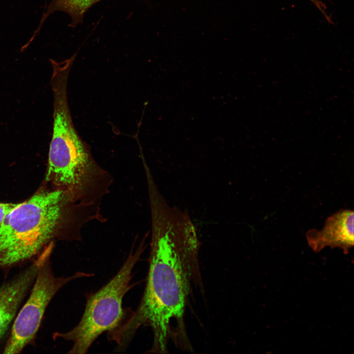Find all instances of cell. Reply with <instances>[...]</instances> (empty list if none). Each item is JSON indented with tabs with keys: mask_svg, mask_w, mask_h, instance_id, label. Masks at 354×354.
<instances>
[{
	"mask_svg": "<svg viewBox=\"0 0 354 354\" xmlns=\"http://www.w3.org/2000/svg\"><path fill=\"white\" fill-rule=\"evenodd\" d=\"M200 246L196 229L186 217L172 213L151 217L145 290L136 310L111 332L118 346L125 348L140 327L148 326L153 334L148 353H167L172 323L183 324L190 281L200 276Z\"/></svg>",
	"mask_w": 354,
	"mask_h": 354,
	"instance_id": "6da1fadb",
	"label": "cell"
},
{
	"mask_svg": "<svg viewBox=\"0 0 354 354\" xmlns=\"http://www.w3.org/2000/svg\"><path fill=\"white\" fill-rule=\"evenodd\" d=\"M52 69L53 122L46 179L74 201L88 202L103 191L110 175L95 161L73 124L67 96L69 68Z\"/></svg>",
	"mask_w": 354,
	"mask_h": 354,
	"instance_id": "7a4b0ae2",
	"label": "cell"
},
{
	"mask_svg": "<svg viewBox=\"0 0 354 354\" xmlns=\"http://www.w3.org/2000/svg\"><path fill=\"white\" fill-rule=\"evenodd\" d=\"M96 209L72 201L63 191L38 193L16 205L0 226V269L33 261L56 236L65 220L85 224L97 219Z\"/></svg>",
	"mask_w": 354,
	"mask_h": 354,
	"instance_id": "3957f363",
	"label": "cell"
},
{
	"mask_svg": "<svg viewBox=\"0 0 354 354\" xmlns=\"http://www.w3.org/2000/svg\"><path fill=\"white\" fill-rule=\"evenodd\" d=\"M144 245V241L136 250L131 251L113 278L89 295L84 313L77 325L67 332H55L53 334L54 339L60 338L73 343L68 354H86L102 333L110 332L120 324L126 314L122 308V300L132 287V270L143 252Z\"/></svg>",
	"mask_w": 354,
	"mask_h": 354,
	"instance_id": "277c9868",
	"label": "cell"
},
{
	"mask_svg": "<svg viewBox=\"0 0 354 354\" xmlns=\"http://www.w3.org/2000/svg\"><path fill=\"white\" fill-rule=\"evenodd\" d=\"M52 249L51 243L37 257L36 274L30 295L12 323L4 354H19L28 345L32 344L47 306L59 290L74 280L94 275L79 271L67 277L56 276L50 260Z\"/></svg>",
	"mask_w": 354,
	"mask_h": 354,
	"instance_id": "5b68a950",
	"label": "cell"
},
{
	"mask_svg": "<svg viewBox=\"0 0 354 354\" xmlns=\"http://www.w3.org/2000/svg\"><path fill=\"white\" fill-rule=\"evenodd\" d=\"M354 211L341 209L328 217L322 230L308 231L306 237L309 246L318 252L325 247L339 248L345 254L354 246Z\"/></svg>",
	"mask_w": 354,
	"mask_h": 354,
	"instance_id": "8992f818",
	"label": "cell"
},
{
	"mask_svg": "<svg viewBox=\"0 0 354 354\" xmlns=\"http://www.w3.org/2000/svg\"><path fill=\"white\" fill-rule=\"evenodd\" d=\"M37 258L0 287V340L13 323L35 280Z\"/></svg>",
	"mask_w": 354,
	"mask_h": 354,
	"instance_id": "52a82bcc",
	"label": "cell"
},
{
	"mask_svg": "<svg viewBox=\"0 0 354 354\" xmlns=\"http://www.w3.org/2000/svg\"><path fill=\"white\" fill-rule=\"evenodd\" d=\"M100 0H52L34 35H36L40 30L45 19L51 14L57 11L67 13L72 19L70 26L75 27L82 22L84 15L88 9Z\"/></svg>",
	"mask_w": 354,
	"mask_h": 354,
	"instance_id": "ba28073f",
	"label": "cell"
},
{
	"mask_svg": "<svg viewBox=\"0 0 354 354\" xmlns=\"http://www.w3.org/2000/svg\"><path fill=\"white\" fill-rule=\"evenodd\" d=\"M16 205L0 203V226L8 213Z\"/></svg>",
	"mask_w": 354,
	"mask_h": 354,
	"instance_id": "9c48e42d",
	"label": "cell"
},
{
	"mask_svg": "<svg viewBox=\"0 0 354 354\" xmlns=\"http://www.w3.org/2000/svg\"><path fill=\"white\" fill-rule=\"evenodd\" d=\"M309 0L311 1L323 14L325 13V7L322 1L319 0Z\"/></svg>",
	"mask_w": 354,
	"mask_h": 354,
	"instance_id": "30bf717a",
	"label": "cell"
}]
</instances>
